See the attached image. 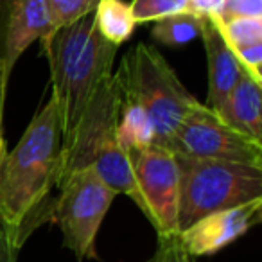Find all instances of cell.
Instances as JSON below:
<instances>
[{
    "mask_svg": "<svg viewBox=\"0 0 262 262\" xmlns=\"http://www.w3.org/2000/svg\"><path fill=\"white\" fill-rule=\"evenodd\" d=\"M233 56L239 65L253 77L257 83H262V43L246 45V47L233 49Z\"/></svg>",
    "mask_w": 262,
    "mask_h": 262,
    "instance_id": "obj_20",
    "label": "cell"
},
{
    "mask_svg": "<svg viewBox=\"0 0 262 262\" xmlns=\"http://www.w3.org/2000/svg\"><path fill=\"white\" fill-rule=\"evenodd\" d=\"M117 142L127 153L157 144L153 122L140 106L120 102L119 120H117Z\"/></svg>",
    "mask_w": 262,
    "mask_h": 262,
    "instance_id": "obj_14",
    "label": "cell"
},
{
    "mask_svg": "<svg viewBox=\"0 0 262 262\" xmlns=\"http://www.w3.org/2000/svg\"><path fill=\"white\" fill-rule=\"evenodd\" d=\"M201 40L208 63V94L203 102L210 110H217L223 99L230 94L243 74V67L233 56L232 49L221 36L210 16H201Z\"/></svg>",
    "mask_w": 262,
    "mask_h": 262,
    "instance_id": "obj_11",
    "label": "cell"
},
{
    "mask_svg": "<svg viewBox=\"0 0 262 262\" xmlns=\"http://www.w3.org/2000/svg\"><path fill=\"white\" fill-rule=\"evenodd\" d=\"M139 203L158 239L178 235V207H180V171L178 157L167 146L151 144L139 151L129 153Z\"/></svg>",
    "mask_w": 262,
    "mask_h": 262,
    "instance_id": "obj_8",
    "label": "cell"
},
{
    "mask_svg": "<svg viewBox=\"0 0 262 262\" xmlns=\"http://www.w3.org/2000/svg\"><path fill=\"white\" fill-rule=\"evenodd\" d=\"M94 22L97 33L117 47L129 40L137 29L129 4L124 0H101L94 11Z\"/></svg>",
    "mask_w": 262,
    "mask_h": 262,
    "instance_id": "obj_13",
    "label": "cell"
},
{
    "mask_svg": "<svg viewBox=\"0 0 262 262\" xmlns=\"http://www.w3.org/2000/svg\"><path fill=\"white\" fill-rule=\"evenodd\" d=\"M51 69V99L56 102L65 146L102 81L112 76L119 47L95 29L94 13L56 29L41 41Z\"/></svg>",
    "mask_w": 262,
    "mask_h": 262,
    "instance_id": "obj_2",
    "label": "cell"
},
{
    "mask_svg": "<svg viewBox=\"0 0 262 262\" xmlns=\"http://www.w3.org/2000/svg\"><path fill=\"white\" fill-rule=\"evenodd\" d=\"M63 142L56 102H49L33 117L22 139L0 162V228L9 246L20 250L33 217L61 171Z\"/></svg>",
    "mask_w": 262,
    "mask_h": 262,
    "instance_id": "obj_1",
    "label": "cell"
},
{
    "mask_svg": "<svg viewBox=\"0 0 262 262\" xmlns=\"http://www.w3.org/2000/svg\"><path fill=\"white\" fill-rule=\"evenodd\" d=\"M0 262H15V250L9 246L4 230H0Z\"/></svg>",
    "mask_w": 262,
    "mask_h": 262,
    "instance_id": "obj_23",
    "label": "cell"
},
{
    "mask_svg": "<svg viewBox=\"0 0 262 262\" xmlns=\"http://www.w3.org/2000/svg\"><path fill=\"white\" fill-rule=\"evenodd\" d=\"M58 189L52 219L61 230L63 244L79 260L97 258L95 239L117 194L92 169L74 172Z\"/></svg>",
    "mask_w": 262,
    "mask_h": 262,
    "instance_id": "obj_6",
    "label": "cell"
},
{
    "mask_svg": "<svg viewBox=\"0 0 262 262\" xmlns=\"http://www.w3.org/2000/svg\"><path fill=\"white\" fill-rule=\"evenodd\" d=\"M129 11L135 24L140 26L180 13H189V0H131Z\"/></svg>",
    "mask_w": 262,
    "mask_h": 262,
    "instance_id": "obj_17",
    "label": "cell"
},
{
    "mask_svg": "<svg viewBox=\"0 0 262 262\" xmlns=\"http://www.w3.org/2000/svg\"><path fill=\"white\" fill-rule=\"evenodd\" d=\"M223 0H189V13L196 16H215Z\"/></svg>",
    "mask_w": 262,
    "mask_h": 262,
    "instance_id": "obj_22",
    "label": "cell"
},
{
    "mask_svg": "<svg viewBox=\"0 0 262 262\" xmlns=\"http://www.w3.org/2000/svg\"><path fill=\"white\" fill-rule=\"evenodd\" d=\"M214 24L232 51L246 45L262 43V18H232L225 22L214 20Z\"/></svg>",
    "mask_w": 262,
    "mask_h": 262,
    "instance_id": "obj_16",
    "label": "cell"
},
{
    "mask_svg": "<svg viewBox=\"0 0 262 262\" xmlns=\"http://www.w3.org/2000/svg\"><path fill=\"white\" fill-rule=\"evenodd\" d=\"M4 155H6V137L4 133H0V162H2Z\"/></svg>",
    "mask_w": 262,
    "mask_h": 262,
    "instance_id": "obj_24",
    "label": "cell"
},
{
    "mask_svg": "<svg viewBox=\"0 0 262 262\" xmlns=\"http://www.w3.org/2000/svg\"><path fill=\"white\" fill-rule=\"evenodd\" d=\"M47 0H0V133H4L8 84L20 56L49 36Z\"/></svg>",
    "mask_w": 262,
    "mask_h": 262,
    "instance_id": "obj_9",
    "label": "cell"
},
{
    "mask_svg": "<svg viewBox=\"0 0 262 262\" xmlns=\"http://www.w3.org/2000/svg\"><path fill=\"white\" fill-rule=\"evenodd\" d=\"M119 112L120 95L112 74L108 79L102 81L76 131L63 146L61 171L56 187L77 171H104L127 153L117 142Z\"/></svg>",
    "mask_w": 262,
    "mask_h": 262,
    "instance_id": "obj_5",
    "label": "cell"
},
{
    "mask_svg": "<svg viewBox=\"0 0 262 262\" xmlns=\"http://www.w3.org/2000/svg\"><path fill=\"white\" fill-rule=\"evenodd\" d=\"M113 79L120 102L137 104L147 113L155 127V142L162 146H167L198 101L155 45H135L122 58Z\"/></svg>",
    "mask_w": 262,
    "mask_h": 262,
    "instance_id": "obj_3",
    "label": "cell"
},
{
    "mask_svg": "<svg viewBox=\"0 0 262 262\" xmlns=\"http://www.w3.org/2000/svg\"><path fill=\"white\" fill-rule=\"evenodd\" d=\"M155 262H194L192 257L185 253L182 244L178 243V235L169 239H158V251L155 255Z\"/></svg>",
    "mask_w": 262,
    "mask_h": 262,
    "instance_id": "obj_21",
    "label": "cell"
},
{
    "mask_svg": "<svg viewBox=\"0 0 262 262\" xmlns=\"http://www.w3.org/2000/svg\"><path fill=\"white\" fill-rule=\"evenodd\" d=\"M167 147L176 155L198 160H215L262 167V142L243 135L219 115L196 101L178 126Z\"/></svg>",
    "mask_w": 262,
    "mask_h": 262,
    "instance_id": "obj_7",
    "label": "cell"
},
{
    "mask_svg": "<svg viewBox=\"0 0 262 262\" xmlns=\"http://www.w3.org/2000/svg\"><path fill=\"white\" fill-rule=\"evenodd\" d=\"M262 198L207 214L178 233V243L189 257L217 253L260 223Z\"/></svg>",
    "mask_w": 262,
    "mask_h": 262,
    "instance_id": "obj_10",
    "label": "cell"
},
{
    "mask_svg": "<svg viewBox=\"0 0 262 262\" xmlns=\"http://www.w3.org/2000/svg\"><path fill=\"white\" fill-rule=\"evenodd\" d=\"M153 262H155V260H153Z\"/></svg>",
    "mask_w": 262,
    "mask_h": 262,
    "instance_id": "obj_26",
    "label": "cell"
},
{
    "mask_svg": "<svg viewBox=\"0 0 262 262\" xmlns=\"http://www.w3.org/2000/svg\"><path fill=\"white\" fill-rule=\"evenodd\" d=\"M176 157L182 171L178 233L207 214L262 198V167Z\"/></svg>",
    "mask_w": 262,
    "mask_h": 262,
    "instance_id": "obj_4",
    "label": "cell"
},
{
    "mask_svg": "<svg viewBox=\"0 0 262 262\" xmlns=\"http://www.w3.org/2000/svg\"><path fill=\"white\" fill-rule=\"evenodd\" d=\"M232 18H262V0H223L221 9L212 20L225 22Z\"/></svg>",
    "mask_w": 262,
    "mask_h": 262,
    "instance_id": "obj_19",
    "label": "cell"
},
{
    "mask_svg": "<svg viewBox=\"0 0 262 262\" xmlns=\"http://www.w3.org/2000/svg\"><path fill=\"white\" fill-rule=\"evenodd\" d=\"M0 230H2V228H0Z\"/></svg>",
    "mask_w": 262,
    "mask_h": 262,
    "instance_id": "obj_25",
    "label": "cell"
},
{
    "mask_svg": "<svg viewBox=\"0 0 262 262\" xmlns=\"http://www.w3.org/2000/svg\"><path fill=\"white\" fill-rule=\"evenodd\" d=\"M201 16L192 13H180L174 16H167L164 20L155 22L153 38L167 47H180L200 38Z\"/></svg>",
    "mask_w": 262,
    "mask_h": 262,
    "instance_id": "obj_15",
    "label": "cell"
},
{
    "mask_svg": "<svg viewBox=\"0 0 262 262\" xmlns=\"http://www.w3.org/2000/svg\"><path fill=\"white\" fill-rule=\"evenodd\" d=\"M215 113L235 131L262 142V83H257L243 69L239 81Z\"/></svg>",
    "mask_w": 262,
    "mask_h": 262,
    "instance_id": "obj_12",
    "label": "cell"
},
{
    "mask_svg": "<svg viewBox=\"0 0 262 262\" xmlns=\"http://www.w3.org/2000/svg\"><path fill=\"white\" fill-rule=\"evenodd\" d=\"M99 2H101V0H47L49 18H51L49 36H51L56 29H59V27L69 26V24L83 18L84 15L94 13ZM47 38H45V40H47Z\"/></svg>",
    "mask_w": 262,
    "mask_h": 262,
    "instance_id": "obj_18",
    "label": "cell"
}]
</instances>
